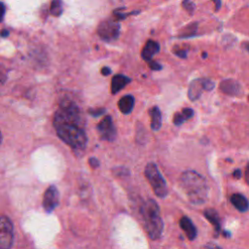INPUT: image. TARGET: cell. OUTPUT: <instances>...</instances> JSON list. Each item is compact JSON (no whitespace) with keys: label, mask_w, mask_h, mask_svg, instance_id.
Segmentation results:
<instances>
[{"label":"cell","mask_w":249,"mask_h":249,"mask_svg":"<svg viewBox=\"0 0 249 249\" xmlns=\"http://www.w3.org/2000/svg\"><path fill=\"white\" fill-rule=\"evenodd\" d=\"M206 56H207V53H202V57L205 58Z\"/></svg>","instance_id":"cell-34"},{"label":"cell","mask_w":249,"mask_h":249,"mask_svg":"<svg viewBox=\"0 0 249 249\" xmlns=\"http://www.w3.org/2000/svg\"><path fill=\"white\" fill-rule=\"evenodd\" d=\"M204 217L213 225V227L215 228L216 231H221V223H220V218L218 215V212L214 209H206L204 210Z\"/></svg>","instance_id":"cell-18"},{"label":"cell","mask_w":249,"mask_h":249,"mask_svg":"<svg viewBox=\"0 0 249 249\" xmlns=\"http://www.w3.org/2000/svg\"><path fill=\"white\" fill-rule=\"evenodd\" d=\"M53 127L57 136L68 146L75 150H84L88 137L81 126V114L79 107L70 100L60 103L54 113Z\"/></svg>","instance_id":"cell-1"},{"label":"cell","mask_w":249,"mask_h":249,"mask_svg":"<svg viewBox=\"0 0 249 249\" xmlns=\"http://www.w3.org/2000/svg\"><path fill=\"white\" fill-rule=\"evenodd\" d=\"M179 225L190 240H194L196 237V234H197L196 228L193 224V222L191 221L190 218L183 216L179 221Z\"/></svg>","instance_id":"cell-11"},{"label":"cell","mask_w":249,"mask_h":249,"mask_svg":"<svg viewBox=\"0 0 249 249\" xmlns=\"http://www.w3.org/2000/svg\"><path fill=\"white\" fill-rule=\"evenodd\" d=\"M59 201V194L54 186H50L45 194H44V198H43V206L44 209L51 213L58 204Z\"/></svg>","instance_id":"cell-8"},{"label":"cell","mask_w":249,"mask_h":249,"mask_svg":"<svg viewBox=\"0 0 249 249\" xmlns=\"http://www.w3.org/2000/svg\"><path fill=\"white\" fill-rule=\"evenodd\" d=\"M97 34L104 41H112L117 40L120 35V24L118 21L108 18L100 22L97 28Z\"/></svg>","instance_id":"cell-5"},{"label":"cell","mask_w":249,"mask_h":249,"mask_svg":"<svg viewBox=\"0 0 249 249\" xmlns=\"http://www.w3.org/2000/svg\"><path fill=\"white\" fill-rule=\"evenodd\" d=\"M231 202L240 212H245L249 208L248 199L241 194H233L231 196Z\"/></svg>","instance_id":"cell-14"},{"label":"cell","mask_w":249,"mask_h":249,"mask_svg":"<svg viewBox=\"0 0 249 249\" xmlns=\"http://www.w3.org/2000/svg\"><path fill=\"white\" fill-rule=\"evenodd\" d=\"M201 249H222L221 247H219L218 245L216 244H213V243H207L205 244L204 246L201 247Z\"/></svg>","instance_id":"cell-26"},{"label":"cell","mask_w":249,"mask_h":249,"mask_svg":"<svg viewBox=\"0 0 249 249\" xmlns=\"http://www.w3.org/2000/svg\"><path fill=\"white\" fill-rule=\"evenodd\" d=\"M159 51H160L159 43L153 40H148L141 51V56L145 61L149 62L152 59V57L159 53Z\"/></svg>","instance_id":"cell-10"},{"label":"cell","mask_w":249,"mask_h":249,"mask_svg":"<svg viewBox=\"0 0 249 249\" xmlns=\"http://www.w3.org/2000/svg\"><path fill=\"white\" fill-rule=\"evenodd\" d=\"M14 241V231L11 220L2 215L0 219V249H10Z\"/></svg>","instance_id":"cell-6"},{"label":"cell","mask_w":249,"mask_h":249,"mask_svg":"<svg viewBox=\"0 0 249 249\" xmlns=\"http://www.w3.org/2000/svg\"><path fill=\"white\" fill-rule=\"evenodd\" d=\"M194 116V110L191 108H184L181 112H177L173 117V123L176 125H181L185 121Z\"/></svg>","instance_id":"cell-17"},{"label":"cell","mask_w":249,"mask_h":249,"mask_svg":"<svg viewBox=\"0 0 249 249\" xmlns=\"http://www.w3.org/2000/svg\"><path fill=\"white\" fill-rule=\"evenodd\" d=\"M100 72H101V74H102L103 76H108V75L111 73V70H110V68H109V67L104 66V67H102V68H101Z\"/></svg>","instance_id":"cell-27"},{"label":"cell","mask_w":249,"mask_h":249,"mask_svg":"<svg viewBox=\"0 0 249 249\" xmlns=\"http://www.w3.org/2000/svg\"><path fill=\"white\" fill-rule=\"evenodd\" d=\"M174 53L181 57V58H186L187 57V52L184 51V50H178V51H174Z\"/></svg>","instance_id":"cell-25"},{"label":"cell","mask_w":249,"mask_h":249,"mask_svg":"<svg viewBox=\"0 0 249 249\" xmlns=\"http://www.w3.org/2000/svg\"><path fill=\"white\" fill-rule=\"evenodd\" d=\"M130 82H131V79L123 74L115 75L111 81V92L113 94H116Z\"/></svg>","instance_id":"cell-12"},{"label":"cell","mask_w":249,"mask_h":249,"mask_svg":"<svg viewBox=\"0 0 249 249\" xmlns=\"http://www.w3.org/2000/svg\"><path fill=\"white\" fill-rule=\"evenodd\" d=\"M232 176L235 178V179H239L241 177V171L239 169H236L234 170V172L232 173Z\"/></svg>","instance_id":"cell-28"},{"label":"cell","mask_w":249,"mask_h":249,"mask_svg":"<svg viewBox=\"0 0 249 249\" xmlns=\"http://www.w3.org/2000/svg\"><path fill=\"white\" fill-rule=\"evenodd\" d=\"M133 106H134V97L130 94L123 96L118 102V107L120 111L125 115L129 114L132 111Z\"/></svg>","instance_id":"cell-15"},{"label":"cell","mask_w":249,"mask_h":249,"mask_svg":"<svg viewBox=\"0 0 249 249\" xmlns=\"http://www.w3.org/2000/svg\"><path fill=\"white\" fill-rule=\"evenodd\" d=\"M215 3V10L219 11V9L221 8V0H212Z\"/></svg>","instance_id":"cell-30"},{"label":"cell","mask_w":249,"mask_h":249,"mask_svg":"<svg viewBox=\"0 0 249 249\" xmlns=\"http://www.w3.org/2000/svg\"><path fill=\"white\" fill-rule=\"evenodd\" d=\"M151 118V128L153 130H159L161 126V113L158 106H154L149 110Z\"/></svg>","instance_id":"cell-16"},{"label":"cell","mask_w":249,"mask_h":249,"mask_svg":"<svg viewBox=\"0 0 249 249\" xmlns=\"http://www.w3.org/2000/svg\"><path fill=\"white\" fill-rule=\"evenodd\" d=\"M243 46H244V48L246 49V51L249 53V42H247V43H244V44H243Z\"/></svg>","instance_id":"cell-33"},{"label":"cell","mask_w":249,"mask_h":249,"mask_svg":"<svg viewBox=\"0 0 249 249\" xmlns=\"http://www.w3.org/2000/svg\"><path fill=\"white\" fill-rule=\"evenodd\" d=\"M89 165L92 167V168H96V167H98L99 166V160H97V159H95V158H89Z\"/></svg>","instance_id":"cell-24"},{"label":"cell","mask_w":249,"mask_h":249,"mask_svg":"<svg viewBox=\"0 0 249 249\" xmlns=\"http://www.w3.org/2000/svg\"><path fill=\"white\" fill-rule=\"evenodd\" d=\"M202 85H203V89L204 90H212L215 87V84L213 81L209 80V79H205V78H202Z\"/></svg>","instance_id":"cell-20"},{"label":"cell","mask_w":249,"mask_h":249,"mask_svg":"<svg viewBox=\"0 0 249 249\" xmlns=\"http://www.w3.org/2000/svg\"><path fill=\"white\" fill-rule=\"evenodd\" d=\"M182 6L189 12V13H193V11L195 10V4L193 2H191L190 0H184L182 3Z\"/></svg>","instance_id":"cell-21"},{"label":"cell","mask_w":249,"mask_h":249,"mask_svg":"<svg viewBox=\"0 0 249 249\" xmlns=\"http://www.w3.org/2000/svg\"><path fill=\"white\" fill-rule=\"evenodd\" d=\"M220 90L227 95L239 96L242 93V88L240 84L232 79H225L220 83Z\"/></svg>","instance_id":"cell-9"},{"label":"cell","mask_w":249,"mask_h":249,"mask_svg":"<svg viewBox=\"0 0 249 249\" xmlns=\"http://www.w3.org/2000/svg\"><path fill=\"white\" fill-rule=\"evenodd\" d=\"M105 112L104 108H98V109H89V113L93 116V117H98L100 115H102Z\"/></svg>","instance_id":"cell-22"},{"label":"cell","mask_w":249,"mask_h":249,"mask_svg":"<svg viewBox=\"0 0 249 249\" xmlns=\"http://www.w3.org/2000/svg\"><path fill=\"white\" fill-rule=\"evenodd\" d=\"M1 20H3V18H4V16H5V5H4V3L2 2L1 3Z\"/></svg>","instance_id":"cell-31"},{"label":"cell","mask_w":249,"mask_h":249,"mask_svg":"<svg viewBox=\"0 0 249 249\" xmlns=\"http://www.w3.org/2000/svg\"><path fill=\"white\" fill-rule=\"evenodd\" d=\"M9 35V31L8 30H6V29H3L2 31H1V37L2 38H5V37H7Z\"/></svg>","instance_id":"cell-32"},{"label":"cell","mask_w":249,"mask_h":249,"mask_svg":"<svg viewBox=\"0 0 249 249\" xmlns=\"http://www.w3.org/2000/svg\"><path fill=\"white\" fill-rule=\"evenodd\" d=\"M245 181L247 182V184L249 185V163L245 169Z\"/></svg>","instance_id":"cell-29"},{"label":"cell","mask_w":249,"mask_h":249,"mask_svg":"<svg viewBox=\"0 0 249 249\" xmlns=\"http://www.w3.org/2000/svg\"><path fill=\"white\" fill-rule=\"evenodd\" d=\"M97 130L102 139L107 141H114L117 136L116 127L110 116H106L97 125Z\"/></svg>","instance_id":"cell-7"},{"label":"cell","mask_w":249,"mask_h":249,"mask_svg":"<svg viewBox=\"0 0 249 249\" xmlns=\"http://www.w3.org/2000/svg\"><path fill=\"white\" fill-rule=\"evenodd\" d=\"M140 212L148 235L154 240L160 238L163 230V223L157 202L153 199L146 200L141 206Z\"/></svg>","instance_id":"cell-3"},{"label":"cell","mask_w":249,"mask_h":249,"mask_svg":"<svg viewBox=\"0 0 249 249\" xmlns=\"http://www.w3.org/2000/svg\"><path fill=\"white\" fill-rule=\"evenodd\" d=\"M148 64H149V67H150L152 70H155V71H159V70H160V69L162 68V66H161L159 62H157V61L150 60V61L148 62Z\"/></svg>","instance_id":"cell-23"},{"label":"cell","mask_w":249,"mask_h":249,"mask_svg":"<svg viewBox=\"0 0 249 249\" xmlns=\"http://www.w3.org/2000/svg\"><path fill=\"white\" fill-rule=\"evenodd\" d=\"M144 172H145V176H146L147 180L149 181L151 187L153 188V191L156 194V196H158L159 197L166 196V195H167L166 183H165V180L163 179V177L161 176L160 172L159 171L158 166L155 163L150 162L146 165Z\"/></svg>","instance_id":"cell-4"},{"label":"cell","mask_w":249,"mask_h":249,"mask_svg":"<svg viewBox=\"0 0 249 249\" xmlns=\"http://www.w3.org/2000/svg\"><path fill=\"white\" fill-rule=\"evenodd\" d=\"M180 184L189 200L194 204H202L208 197L206 180L194 170H187L180 177Z\"/></svg>","instance_id":"cell-2"},{"label":"cell","mask_w":249,"mask_h":249,"mask_svg":"<svg viewBox=\"0 0 249 249\" xmlns=\"http://www.w3.org/2000/svg\"><path fill=\"white\" fill-rule=\"evenodd\" d=\"M203 85H202V79H196L191 82L188 89V96L192 101H196L198 99L202 93Z\"/></svg>","instance_id":"cell-13"},{"label":"cell","mask_w":249,"mask_h":249,"mask_svg":"<svg viewBox=\"0 0 249 249\" xmlns=\"http://www.w3.org/2000/svg\"><path fill=\"white\" fill-rule=\"evenodd\" d=\"M62 1L53 0L50 7V13L54 17H59L62 14Z\"/></svg>","instance_id":"cell-19"}]
</instances>
